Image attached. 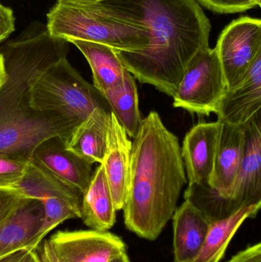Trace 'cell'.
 Returning a JSON list of instances; mask_svg holds the SVG:
<instances>
[{
  "label": "cell",
  "instance_id": "cell-1",
  "mask_svg": "<svg viewBox=\"0 0 261 262\" xmlns=\"http://www.w3.org/2000/svg\"><path fill=\"white\" fill-rule=\"evenodd\" d=\"M68 52V41L52 36L40 21L0 47L6 70L0 86V155L29 163L41 142L55 137L67 140L78 127L58 114L35 110L30 103L35 80Z\"/></svg>",
  "mask_w": 261,
  "mask_h": 262
},
{
  "label": "cell",
  "instance_id": "cell-2",
  "mask_svg": "<svg viewBox=\"0 0 261 262\" xmlns=\"http://www.w3.org/2000/svg\"><path fill=\"white\" fill-rule=\"evenodd\" d=\"M144 23L149 46L134 52L115 50L141 83L173 97L188 64L209 47L211 26L196 0H102Z\"/></svg>",
  "mask_w": 261,
  "mask_h": 262
},
{
  "label": "cell",
  "instance_id": "cell-3",
  "mask_svg": "<svg viewBox=\"0 0 261 262\" xmlns=\"http://www.w3.org/2000/svg\"><path fill=\"white\" fill-rule=\"evenodd\" d=\"M188 183L179 139L159 114L150 112L132 142L124 224L144 239L156 240L173 218Z\"/></svg>",
  "mask_w": 261,
  "mask_h": 262
},
{
  "label": "cell",
  "instance_id": "cell-4",
  "mask_svg": "<svg viewBox=\"0 0 261 262\" xmlns=\"http://www.w3.org/2000/svg\"><path fill=\"white\" fill-rule=\"evenodd\" d=\"M49 33L66 41L100 43L115 50L134 52L149 46L147 26L102 1L78 3L57 0L47 14Z\"/></svg>",
  "mask_w": 261,
  "mask_h": 262
},
{
  "label": "cell",
  "instance_id": "cell-5",
  "mask_svg": "<svg viewBox=\"0 0 261 262\" xmlns=\"http://www.w3.org/2000/svg\"><path fill=\"white\" fill-rule=\"evenodd\" d=\"M245 152L232 186L219 196L209 185L188 184L184 194L210 223L224 220L250 205L261 203L260 112L243 127Z\"/></svg>",
  "mask_w": 261,
  "mask_h": 262
},
{
  "label": "cell",
  "instance_id": "cell-6",
  "mask_svg": "<svg viewBox=\"0 0 261 262\" xmlns=\"http://www.w3.org/2000/svg\"><path fill=\"white\" fill-rule=\"evenodd\" d=\"M35 110L56 113L79 126L94 109L110 110L102 94L63 57L44 69L30 89Z\"/></svg>",
  "mask_w": 261,
  "mask_h": 262
},
{
  "label": "cell",
  "instance_id": "cell-7",
  "mask_svg": "<svg viewBox=\"0 0 261 262\" xmlns=\"http://www.w3.org/2000/svg\"><path fill=\"white\" fill-rule=\"evenodd\" d=\"M227 83L216 49L200 51L188 64L174 95L173 106L192 114L216 113Z\"/></svg>",
  "mask_w": 261,
  "mask_h": 262
},
{
  "label": "cell",
  "instance_id": "cell-8",
  "mask_svg": "<svg viewBox=\"0 0 261 262\" xmlns=\"http://www.w3.org/2000/svg\"><path fill=\"white\" fill-rule=\"evenodd\" d=\"M228 88L237 84L261 54L260 18L241 17L219 35L216 48Z\"/></svg>",
  "mask_w": 261,
  "mask_h": 262
},
{
  "label": "cell",
  "instance_id": "cell-9",
  "mask_svg": "<svg viewBox=\"0 0 261 262\" xmlns=\"http://www.w3.org/2000/svg\"><path fill=\"white\" fill-rule=\"evenodd\" d=\"M48 240L61 262H110L127 252L122 238L108 231H58Z\"/></svg>",
  "mask_w": 261,
  "mask_h": 262
},
{
  "label": "cell",
  "instance_id": "cell-10",
  "mask_svg": "<svg viewBox=\"0 0 261 262\" xmlns=\"http://www.w3.org/2000/svg\"><path fill=\"white\" fill-rule=\"evenodd\" d=\"M31 162L84 195L93 177V164L67 149L64 139L55 137L41 142L32 152Z\"/></svg>",
  "mask_w": 261,
  "mask_h": 262
},
{
  "label": "cell",
  "instance_id": "cell-11",
  "mask_svg": "<svg viewBox=\"0 0 261 262\" xmlns=\"http://www.w3.org/2000/svg\"><path fill=\"white\" fill-rule=\"evenodd\" d=\"M222 124L199 123L184 138L182 157L188 184L210 185Z\"/></svg>",
  "mask_w": 261,
  "mask_h": 262
},
{
  "label": "cell",
  "instance_id": "cell-12",
  "mask_svg": "<svg viewBox=\"0 0 261 262\" xmlns=\"http://www.w3.org/2000/svg\"><path fill=\"white\" fill-rule=\"evenodd\" d=\"M260 107L261 54L237 84L227 88L215 114L220 122L244 127Z\"/></svg>",
  "mask_w": 261,
  "mask_h": 262
},
{
  "label": "cell",
  "instance_id": "cell-13",
  "mask_svg": "<svg viewBox=\"0 0 261 262\" xmlns=\"http://www.w3.org/2000/svg\"><path fill=\"white\" fill-rule=\"evenodd\" d=\"M132 141L113 113H110L107 147L102 164L116 211L127 201L130 184Z\"/></svg>",
  "mask_w": 261,
  "mask_h": 262
},
{
  "label": "cell",
  "instance_id": "cell-14",
  "mask_svg": "<svg viewBox=\"0 0 261 262\" xmlns=\"http://www.w3.org/2000/svg\"><path fill=\"white\" fill-rule=\"evenodd\" d=\"M44 206L35 199L23 198L0 226V259L26 248H38L37 236L44 221Z\"/></svg>",
  "mask_w": 261,
  "mask_h": 262
},
{
  "label": "cell",
  "instance_id": "cell-15",
  "mask_svg": "<svg viewBox=\"0 0 261 262\" xmlns=\"http://www.w3.org/2000/svg\"><path fill=\"white\" fill-rule=\"evenodd\" d=\"M172 219L175 262H193L203 246L211 223L188 200L176 208Z\"/></svg>",
  "mask_w": 261,
  "mask_h": 262
},
{
  "label": "cell",
  "instance_id": "cell-16",
  "mask_svg": "<svg viewBox=\"0 0 261 262\" xmlns=\"http://www.w3.org/2000/svg\"><path fill=\"white\" fill-rule=\"evenodd\" d=\"M221 124L214 171L209 186L217 195L224 196L232 186L242 166L245 152V135L243 127Z\"/></svg>",
  "mask_w": 261,
  "mask_h": 262
},
{
  "label": "cell",
  "instance_id": "cell-17",
  "mask_svg": "<svg viewBox=\"0 0 261 262\" xmlns=\"http://www.w3.org/2000/svg\"><path fill=\"white\" fill-rule=\"evenodd\" d=\"M110 113L102 107L94 109L64 140L67 149L91 164L102 163L107 151Z\"/></svg>",
  "mask_w": 261,
  "mask_h": 262
},
{
  "label": "cell",
  "instance_id": "cell-18",
  "mask_svg": "<svg viewBox=\"0 0 261 262\" xmlns=\"http://www.w3.org/2000/svg\"><path fill=\"white\" fill-rule=\"evenodd\" d=\"M116 213L104 166L100 164L83 195L81 219L90 229L106 232L114 226Z\"/></svg>",
  "mask_w": 261,
  "mask_h": 262
},
{
  "label": "cell",
  "instance_id": "cell-19",
  "mask_svg": "<svg viewBox=\"0 0 261 262\" xmlns=\"http://www.w3.org/2000/svg\"><path fill=\"white\" fill-rule=\"evenodd\" d=\"M84 55L93 73V85L101 94L124 84L127 72L113 48L100 43L70 40Z\"/></svg>",
  "mask_w": 261,
  "mask_h": 262
},
{
  "label": "cell",
  "instance_id": "cell-20",
  "mask_svg": "<svg viewBox=\"0 0 261 262\" xmlns=\"http://www.w3.org/2000/svg\"><path fill=\"white\" fill-rule=\"evenodd\" d=\"M15 189L26 198L43 201L46 199L61 198L81 209L82 192L54 177L32 162L28 163L24 177Z\"/></svg>",
  "mask_w": 261,
  "mask_h": 262
},
{
  "label": "cell",
  "instance_id": "cell-21",
  "mask_svg": "<svg viewBox=\"0 0 261 262\" xmlns=\"http://www.w3.org/2000/svg\"><path fill=\"white\" fill-rule=\"evenodd\" d=\"M260 207L261 203L250 205L224 220L211 223L203 246L193 262L220 261L238 229L247 219L255 218Z\"/></svg>",
  "mask_w": 261,
  "mask_h": 262
},
{
  "label": "cell",
  "instance_id": "cell-22",
  "mask_svg": "<svg viewBox=\"0 0 261 262\" xmlns=\"http://www.w3.org/2000/svg\"><path fill=\"white\" fill-rule=\"evenodd\" d=\"M129 137L134 138L142 124L137 86L133 75L127 71L124 84L102 94Z\"/></svg>",
  "mask_w": 261,
  "mask_h": 262
},
{
  "label": "cell",
  "instance_id": "cell-23",
  "mask_svg": "<svg viewBox=\"0 0 261 262\" xmlns=\"http://www.w3.org/2000/svg\"><path fill=\"white\" fill-rule=\"evenodd\" d=\"M28 163L18 159L0 155V188H14L24 177Z\"/></svg>",
  "mask_w": 261,
  "mask_h": 262
},
{
  "label": "cell",
  "instance_id": "cell-24",
  "mask_svg": "<svg viewBox=\"0 0 261 262\" xmlns=\"http://www.w3.org/2000/svg\"><path fill=\"white\" fill-rule=\"evenodd\" d=\"M208 10L216 13L232 14L255 8L250 0H196Z\"/></svg>",
  "mask_w": 261,
  "mask_h": 262
},
{
  "label": "cell",
  "instance_id": "cell-25",
  "mask_svg": "<svg viewBox=\"0 0 261 262\" xmlns=\"http://www.w3.org/2000/svg\"><path fill=\"white\" fill-rule=\"evenodd\" d=\"M25 198L15 188H0V226Z\"/></svg>",
  "mask_w": 261,
  "mask_h": 262
},
{
  "label": "cell",
  "instance_id": "cell-26",
  "mask_svg": "<svg viewBox=\"0 0 261 262\" xmlns=\"http://www.w3.org/2000/svg\"><path fill=\"white\" fill-rule=\"evenodd\" d=\"M15 29L13 11L0 3V43L9 38Z\"/></svg>",
  "mask_w": 261,
  "mask_h": 262
},
{
  "label": "cell",
  "instance_id": "cell-27",
  "mask_svg": "<svg viewBox=\"0 0 261 262\" xmlns=\"http://www.w3.org/2000/svg\"><path fill=\"white\" fill-rule=\"evenodd\" d=\"M228 262H261V243L247 248Z\"/></svg>",
  "mask_w": 261,
  "mask_h": 262
},
{
  "label": "cell",
  "instance_id": "cell-28",
  "mask_svg": "<svg viewBox=\"0 0 261 262\" xmlns=\"http://www.w3.org/2000/svg\"><path fill=\"white\" fill-rule=\"evenodd\" d=\"M38 252L41 262H61L54 252L49 240L41 242L38 247Z\"/></svg>",
  "mask_w": 261,
  "mask_h": 262
},
{
  "label": "cell",
  "instance_id": "cell-29",
  "mask_svg": "<svg viewBox=\"0 0 261 262\" xmlns=\"http://www.w3.org/2000/svg\"><path fill=\"white\" fill-rule=\"evenodd\" d=\"M17 262H41L38 248H26L18 252Z\"/></svg>",
  "mask_w": 261,
  "mask_h": 262
},
{
  "label": "cell",
  "instance_id": "cell-30",
  "mask_svg": "<svg viewBox=\"0 0 261 262\" xmlns=\"http://www.w3.org/2000/svg\"><path fill=\"white\" fill-rule=\"evenodd\" d=\"M5 80H6V70H5L3 56L0 54V86L4 83Z\"/></svg>",
  "mask_w": 261,
  "mask_h": 262
},
{
  "label": "cell",
  "instance_id": "cell-31",
  "mask_svg": "<svg viewBox=\"0 0 261 262\" xmlns=\"http://www.w3.org/2000/svg\"><path fill=\"white\" fill-rule=\"evenodd\" d=\"M18 251L14 252V253L10 254V255H7V256L4 257V258H1L0 262H17Z\"/></svg>",
  "mask_w": 261,
  "mask_h": 262
},
{
  "label": "cell",
  "instance_id": "cell-32",
  "mask_svg": "<svg viewBox=\"0 0 261 262\" xmlns=\"http://www.w3.org/2000/svg\"><path fill=\"white\" fill-rule=\"evenodd\" d=\"M110 262H130V261L127 252H125L118 255V256L115 257Z\"/></svg>",
  "mask_w": 261,
  "mask_h": 262
},
{
  "label": "cell",
  "instance_id": "cell-33",
  "mask_svg": "<svg viewBox=\"0 0 261 262\" xmlns=\"http://www.w3.org/2000/svg\"><path fill=\"white\" fill-rule=\"evenodd\" d=\"M67 1L73 2V3H97V2L102 1V0H67Z\"/></svg>",
  "mask_w": 261,
  "mask_h": 262
},
{
  "label": "cell",
  "instance_id": "cell-34",
  "mask_svg": "<svg viewBox=\"0 0 261 262\" xmlns=\"http://www.w3.org/2000/svg\"><path fill=\"white\" fill-rule=\"evenodd\" d=\"M253 4L255 6V7L257 6H260L261 0H250Z\"/></svg>",
  "mask_w": 261,
  "mask_h": 262
}]
</instances>
